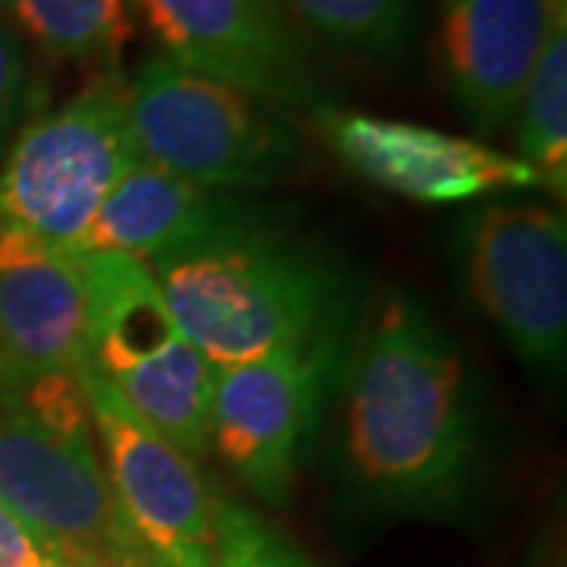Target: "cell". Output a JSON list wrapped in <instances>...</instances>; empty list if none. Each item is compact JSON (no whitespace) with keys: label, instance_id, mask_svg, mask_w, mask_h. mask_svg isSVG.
Segmentation results:
<instances>
[{"label":"cell","instance_id":"1","mask_svg":"<svg viewBox=\"0 0 567 567\" xmlns=\"http://www.w3.org/2000/svg\"><path fill=\"white\" fill-rule=\"evenodd\" d=\"M480 451V406L461 347L410 293L372 312L344 372L338 461L379 505L451 498Z\"/></svg>","mask_w":567,"mask_h":567},{"label":"cell","instance_id":"2","mask_svg":"<svg viewBox=\"0 0 567 567\" xmlns=\"http://www.w3.org/2000/svg\"><path fill=\"white\" fill-rule=\"evenodd\" d=\"M183 334L215 369L338 334L341 287L256 212L148 259Z\"/></svg>","mask_w":567,"mask_h":567},{"label":"cell","instance_id":"3","mask_svg":"<svg viewBox=\"0 0 567 567\" xmlns=\"http://www.w3.org/2000/svg\"><path fill=\"white\" fill-rule=\"evenodd\" d=\"M85 278L89 312L76 375L107 388L186 457H205L212 451L218 369L183 334L148 265L89 252Z\"/></svg>","mask_w":567,"mask_h":567},{"label":"cell","instance_id":"4","mask_svg":"<svg viewBox=\"0 0 567 567\" xmlns=\"http://www.w3.org/2000/svg\"><path fill=\"white\" fill-rule=\"evenodd\" d=\"M0 502L44 555L114 561L136 546L123 527L76 372L41 379L0 406Z\"/></svg>","mask_w":567,"mask_h":567},{"label":"cell","instance_id":"5","mask_svg":"<svg viewBox=\"0 0 567 567\" xmlns=\"http://www.w3.org/2000/svg\"><path fill=\"white\" fill-rule=\"evenodd\" d=\"M140 162L126 80L121 70H102L13 136L0 167V230L51 252H76L95 212Z\"/></svg>","mask_w":567,"mask_h":567},{"label":"cell","instance_id":"6","mask_svg":"<svg viewBox=\"0 0 567 567\" xmlns=\"http://www.w3.org/2000/svg\"><path fill=\"white\" fill-rule=\"evenodd\" d=\"M142 162L212 189L268 186L300 164V136L275 102L148 58L126 82Z\"/></svg>","mask_w":567,"mask_h":567},{"label":"cell","instance_id":"7","mask_svg":"<svg viewBox=\"0 0 567 567\" xmlns=\"http://www.w3.org/2000/svg\"><path fill=\"white\" fill-rule=\"evenodd\" d=\"M466 293L533 369H561L567 353V227L543 203H492L457 234Z\"/></svg>","mask_w":567,"mask_h":567},{"label":"cell","instance_id":"8","mask_svg":"<svg viewBox=\"0 0 567 567\" xmlns=\"http://www.w3.org/2000/svg\"><path fill=\"white\" fill-rule=\"evenodd\" d=\"M338 334L218 369L212 451L249 492L284 507L309 435L322 416Z\"/></svg>","mask_w":567,"mask_h":567},{"label":"cell","instance_id":"9","mask_svg":"<svg viewBox=\"0 0 567 567\" xmlns=\"http://www.w3.org/2000/svg\"><path fill=\"white\" fill-rule=\"evenodd\" d=\"M80 382L130 539L152 567H215V498L196 461L136 420L107 388Z\"/></svg>","mask_w":567,"mask_h":567},{"label":"cell","instance_id":"10","mask_svg":"<svg viewBox=\"0 0 567 567\" xmlns=\"http://www.w3.org/2000/svg\"><path fill=\"white\" fill-rule=\"evenodd\" d=\"M167 61L275 104H303L312 73L281 0H130Z\"/></svg>","mask_w":567,"mask_h":567},{"label":"cell","instance_id":"11","mask_svg":"<svg viewBox=\"0 0 567 567\" xmlns=\"http://www.w3.org/2000/svg\"><path fill=\"white\" fill-rule=\"evenodd\" d=\"M316 121L334 155L353 174L413 203H464L488 193L546 186L524 158L420 123L341 107H319Z\"/></svg>","mask_w":567,"mask_h":567},{"label":"cell","instance_id":"12","mask_svg":"<svg viewBox=\"0 0 567 567\" xmlns=\"http://www.w3.org/2000/svg\"><path fill=\"white\" fill-rule=\"evenodd\" d=\"M85 312V256L0 230V406L41 379L80 372Z\"/></svg>","mask_w":567,"mask_h":567},{"label":"cell","instance_id":"13","mask_svg":"<svg viewBox=\"0 0 567 567\" xmlns=\"http://www.w3.org/2000/svg\"><path fill=\"white\" fill-rule=\"evenodd\" d=\"M567 0H442L439 58L447 92L483 136L517 123L524 82Z\"/></svg>","mask_w":567,"mask_h":567},{"label":"cell","instance_id":"14","mask_svg":"<svg viewBox=\"0 0 567 567\" xmlns=\"http://www.w3.org/2000/svg\"><path fill=\"white\" fill-rule=\"evenodd\" d=\"M246 212L249 208L227 189H212L140 162L95 212L76 252H114L148 262Z\"/></svg>","mask_w":567,"mask_h":567},{"label":"cell","instance_id":"15","mask_svg":"<svg viewBox=\"0 0 567 567\" xmlns=\"http://www.w3.org/2000/svg\"><path fill=\"white\" fill-rule=\"evenodd\" d=\"M44 54L73 63L121 70L130 25V0H0Z\"/></svg>","mask_w":567,"mask_h":567},{"label":"cell","instance_id":"16","mask_svg":"<svg viewBox=\"0 0 567 567\" xmlns=\"http://www.w3.org/2000/svg\"><path fill=\"white\" fill-rule=\"evenodd\" d=\"M517 148L548 189L565 196L567 183V10L558 13L517 107Z\"/></svg>","mask_w":567,"mask_h":567},{"label":"cell","instance_id":"17","mask_svg":"<svg viewBox=\"0 0 567 567\" xmlns=\"http://www.w3.org/2000/svg\"><path fill=\"white\" fill-rule=\"evenodd\" d=\"M316 35L365 58H391L410 39L416 0H281Z\"/></svg>","mask_w":567,"mask_h":567},{"label":"cell","instance_id":"18","mask_svg":"<svg viewBox=\"0 0 567 567\" xmlns=\"http://www.w3.org/2000/svg\"><path fill=\"white\" fill-rule=\"evenodd\" d=\"M215 567H312L300 548L284 539L259 514L237 502H215Z\"/></svg>","mask_w":567,"mask_h":567},{"label":"cell","instance_id":"19","mask_svg":"<svg viewBox=\"0 0 567 567\" xmlns=\"http://www.w3.org/2000/svg\"><path fill=\"white\" fill-rule=\"evenodd\" d=\"M32 104H35V85H32L25 48L20 35L7 22H0V148L20 133Z\"/></svg>","mask_w":567,"mask_h":567},{"label":"cell","instance_id":"20","mask_svg":"<svg viewBox=\"0 0 567 567\" xmlns=\"http://www.w3.org/2000/svg\"><path fill=\"white\" fill-rule=\"evenodd\" d=\"M0 567H48V555L3 502H0Z\"/></svg>","mask_w":567,"mask_h":567},{"label":"cell","instance_id":"21","mask_svg":"<svg viewBox=\"0 0 567 567\" xmlns=\"http://www.w3.org/2000/svg\"><path fill=\"white\" fill-rule=\"evenodd\" d=\"M48 567H111L99 558H82V555H48Z\"/></svg>","mask_w":567,"mask_h":567},{"label":"cell","instance_id":"22","mask_svg":"<svg viewBox=\"0 0 567 567\" xmlns=\"http://www.w3.org/2000/svg\"><path fill=\"white\" fill-rule=\"evenodd\" d=\"M111 567H152V565H148V558L142 555L140 548L130 546V548H123L121 555L111 561Z\"/></svg>","mask_w":567,"mask_h":567}]
</instances>
